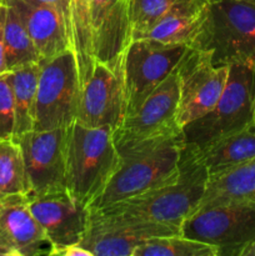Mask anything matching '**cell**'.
Listing matches in <instances>:
<instances>
[{
	"instance_id": "6da1fadb",
	"label": "cell",
	"mask_w": 255,
	"mask_h": 256,
	"mask_svg": "<svg viewBox=\"0 0 255 256\" xmlns=\"http://www.w3.org/2000/svg\"><path fill=\"white\" fill-rule=\"evenodd\" d=\"M208 178L209 172L200 159L199 149L184 144L179 170L172 179L96 212L149 220L180 230L184 220L196 210L202 202Z\"/></svg>"
},
{
	"instance_id": "ba28073f",
	"label": "cell",
	"mask_w": 255,
	"mask_h": 256,
	"mask_svg": "<svg viewBox=\"0 0 255 256\" xmlns=\"http://www.w3.org/2000/svg\"><path fill=\"white\" fill-rule=\"evenodd\" d=\"M180 234L218 248L219 256H240L255 242V205L202 208L184 220Z\"/></svg>"
},
{
	"instance_id": "f546056e",
	"label": "cell",
	"mask_w": 255,
	"mask_h": 256,
	"mask_svg": "<svg viewBox=\"0 0 255 256\" xmlns=\"http://www.w3.org/2000/svg\"><path fill=\"white\" fill-rule=\"evenodd\" d=\"M34 2H40V4H50V5H56L64 9L68 14V20H69V0H30Z\"/></svg>"
},
{
	"instance_id": "4fadbf2b",
	"label": "cell",
	"mask_w": 255,
	"mask_h": 256,
	"mask_svg": "<svg viewBox=\"0 0 255 256\" xmlns=\"http://www.w3.org/2000/svg\"><path fill=\"white\" fill-rule=\"evenodd\" d=\"M68 128L32 130L16 138L30 185L29 195L62 192L65 188Z\"/></svg>"
},
{
	"instance_id": "44dd1931",
	"label": "cell",
	"mask_w": 255,
	"mask_h": 256,
	"mask_svg": "<svg viewBox=\"0 0 255 256\" xmlns=\"http://www.w3.org/2000/svg\"><path fill=\"white\" fill-rule=\"evenodd\" d=\"M92 0H69V32L82 89L94 72L96 59L92 29Z\"/></svg>"
},
{
	"instance_id": "9c48e42d",
	"label": "cell",
	"mask_w": 255,
	"mask_h": 256,
	"mask_svg": "<svg viewBox=\"0 0 255 256\" xmlns=\"http://www.w3.org/2000/svg\"><path fill=\"white\" fill-rule=\"evenodd\" d=\"M188 48L145 38L130 42L124 59L125 116L136 112L144 100L174 72Z\"/></svg>"
},
{
	"instance_id": "83f0119b",
	"label": "cell",
	"mask_w": 255,
	"mask_h": 256,
	"mask_svg": "<svg viewBox=\"0 0 255 256\" xmlns=\"http://www.w3.org/2000/svg\"><path fill=\"white\" fill-rule=\"evenodd\" d=\"M6 18V4L0 5V74L8 72L6 56H5V42H4V25Z\"/></svg>"
},
{
	"instance_id": "1f68e13d",
	"label": "cell",
	"mask_w": 255,
	"mask_h": 256,
	"mask_svg": "<svg viewBox=\"0 0 255 256\" xmlns=\"http://www.w3.org/2000/svg\"><path fill=\"white\" fill-rule=\"evenodd\" d=\"M205 2H208L210 4V2H220V0H205Z\"/></svg>"
},
{
	"instance_id": "4316f807",
	"label": "cell",
	"mask_w": 255,
	"mask_h": 256,
	"mask_svg": "<svg viewBox=\"0 0 255 256\" xmlns=\"http://www.w3.org/2000/svg\"><path fill=\"white\" fill-rule=\"evenodd\" d=\"M15 129V105L10 72L0 74V142L12 139Z\"/></svg>"
},
{
	"instance_id": "d6a6232c",
	"label": "cell",
	"mask_w": 255,
	"mask_h": 256,
	"mask_svg": "<svg viewBox=\"0 0 255 256\" xmlns=\"http://www.w3.org/2000/svg\"><path fill=\"white\" fill-rule=\"evenodd\" d=\"M6 4V0H0V5H4Z\"/></svg>"
},
{
	"instance_id": "7402d4cb",
	"label": "cell",
	"mask_w": 255,
	"mask_h": 256,
	"mask_svg": "<svg viewBox=\"0 0 255 256\" xmlns=\"http://www.w3.org/2000/svg\"><path fill=\"white\" fill-rule=\"evenodd\" d=\"M39 74L40 62L25 65L10 72L15 105V129L12 139L34 130Z\"/></svg>"
},
{
	"instance_id": "9a60e30c",
	"label": "cell",
	"mask_w": 255,
	"mask_h": 256,
	"mask_svg": "<svg viewBox=\"0 0 255 256\" xmlns=\"http://www.w3.org/2000/svg\"><path fill=\"white\" fill-rule=\"evenodd\" d=\"M50 242L32 214L26 195L0 199V256L49 255Z\"/></svg>"
},
{
	"instance_id": "7a4b0ae2",
	"label": "cell",
	"mask_w": 255,
	"mask_h": 256,
	"mask_svg": "<svg viewBox=\"0 0 255 256\" xmlns=\"http://www.w3.org/2000/svg\"><path fill=\"white\" fill-rule=\"evenodd\" d=\"M112 132L110 128H92L78 122L68 126L65 188L72 199L89 208L119 166L120 154Z\"/></svg>"
},
{
	"instance_id": "8fae6325",
	"label": "cell",
	"mask_w": 255,
	"mask_h": 256,
	"mask_svg": "<svg viewBox=\"0 0 255 256\" xmlns=\"http://www.w3.org/2000/svg\"><path fill=\"white\" fill-rule=\"evenodd\" d=\"M124 59L125 55L115 64L96 62L82 89L75 122L92 128H110L112 132L122 125L126 115Z\"/></svg>"
},
{
	"instance_id": "7c38bea8",
	"label": "cell",
	"mask_w": 255,
	"mask_h": 256,
	"mask_svg": "<svg viewBox=\"0 0 255 256\" xmlns=\"http://www.w3.org/2000/svg\"><path fill=\"white\" fill-rule=\"evenodd\" d=\"M172 234H180V230L149 220L90 210L89 228L80 245L92 256H132L146 240Z\"/></svg>"
},
{
	"instance_id": "cb8c5ba5",
	"label": "cell",
	"mask_w": 255,
	"mask_h": 256,
	"mask_svg": "<svg viewBox=\"0 0 255 256\" xmlns=\"http://www.w3.org/2000/svg\"><path fill=\"white\" fill-rule=\"evenodd\" d=\"M30 185L24 158L16 140L0 142V199L12 195H29Z\"/></svg>"
},
{
	"instance_id": "d6986e66",
	"label": "cell",
	"mask_w": 255,
	"mask_h": 256,
	"mask_svg": "<svg viewBox=\"0 0 255 256\" xmlns=\"http://www.w3.org/2000/svg\"><path fill=\"white\" fill-rule=\"evenodd\" d=\"M228 204L255 205V158L209 175L206 189L196 210Z\"/></svg>"
},
{
	"instance_id": "8992f818",
	"label": "cell",
	"mask_w": 255,
	"mask_h": 256,
	"mask_svg": "<svg viewBox=\"0 0 255 256\" xmlns=\"http://www.w3.org/2000/svg\"><path fill=\"white\" fill-rule=\"evenodd\" d=\"M179 78L174 70L112 132L119 154L182 135L179 124Z\"/></svg>"
},
{
	"instance_id": "e0dca14e",
	"label": "cell",
	"mask_w": 255,
	"mask_h": 256,
	"mask_svg": "<svg viewBox=\"0 0 255 256\" xmlns=\"http://www.w3.org/2000/svg\"><path fill=\"white\" fill-rule=\"evenodd\" d=\"M90 9L95 59L115 64L132 42L129 0H92Z\"/></svg>"
},
{
	"instance_id": "3957f363",
	"label": "cell",
	"mask_w": 255,
	"mask_h": 256,
	"mask_svg": "<svg viewBox=\"0 0 255 256\" xmlns=\"http://www.w3.org/2000/svg\"><path fill=\"white\" fill-rule=\"evenodd\" d=\"M184 144V136L180 135L120 154L116 172L90 210L134 198L172 179L179 170Z\"/></svg>"
},
{
	"instance_id": "4dcf8cb0",
	"label": "cell",
	"mask_w": 255,
	"mask_h": 256,
	"mask_svg": "<svg viewBox=\"0 0 255 256\" xmlns=\"http://www.w3.org/2000/svg\"><path fill=\"white\" fill-rule=\"evenodd\" d=\"M240 256H255V242L252 244H250L249 246L245 248Z\"/></svg>"
},
{
	"instance_id": "484cf974",
	"label": "cell",
	"mask_w": 255,
	"mask_h": 256,
	"mask_svg": "<svg viewBox=\"0 0 255 256\" xmlns=\"http://www.w3.org/2000/svg\"><path fill=\"white\" fill-rule=\"evenodd\" d=\"M180 0H129L132 40L142 36Z\"/></svg>"
},
{
	"instance_id": "ffe728a7",
	"label": "cell",
	"mask_w": 255,
	"mask_h": 256,
	"mask_svg": "<svg viewBox=\"0 0 255 256\" xmlns=\"http://www.w3.org/2000/svg\"><path fill=\"white\" fill-rule=\"evenodd\" d=\"M209 175L230 169L255 158V120L238 132L199 149Z\"/></svg>"
},
{
	"instance_id": "30bf717a",
	"label": "cell",
	"mask_w": 255,
	"mask_h": 256,
	"mask_svg": "<svg viewBox=\"0 0 255 256\" xmlns=\"http://www.w3.org/2000/svg\"><path fill=\"white\" fill-rule=\"evenodd\" d=\"M179 124L184 128L209 112L225 89L229 65H215L209 50L188 48L176 66Z\"/></svg>"
},
{
	"instance_id": "5bb4252c",
	"label": "cell",
	"mask_w": 255,
	"mask_h": 256,
	"mask_svg": "<svg viewBox=\"0 0 255 256\" xmlns=\"http://www.w3.org/2000/svg\"><path fill=\"white\" fill-rule=\"evenodd\" d=\"M26 196L30 212L49 240L50 250L82 242L89 228V206L72 199L66 190Z\"/></svg>"
},
{
	"instance_id": "52a82bcc",
	"label": "cell",
	"mask_w": 255,
	"mask_h": 256,
	"mask_svg": "<svg viewBox=\"0 0 255 256\" xmlns=\"http://www.w3.org/2000/svg\"><path fill=\"white\" fill-rule=\"evenodd\" d=\"M82 82L72 50L40 60L34 130L68 128L75 122Z\"/></svg>"
},
{
	"instance_id": "f1b7e54d",
	"label": "cell",
	"mask_w": 255,
	"mask_h": 256,
	"mask_svg": "<svg viewBox=\"0 0 255 256\" xmlns=\"http://www.w3.org/2000/svg\"><path fill=\"white\" fill-rule=\"evenodd\" d=\"M49 255L52 256H92L89 250L82 248L80 244L66 245L62 248H56V249L50 250Z\"/></svg>"
},
{
	"instance_id": "603a6c76",
	"label": "cell",
	"mask_w": 255,
	"mask_h": 256,
	"mask_svg": "<svg viewBox=\"0 0 255 256\" xmlns=\"http://www.w3.org/2000/svg\"><path fill=\"white\" fill-rule=\"evenodd\" d=\"M4 42L6 66L9 72L25 65L36 64L42 60L24 22L9 5H6Z\"/></svg>"
},
{
	"instance_id": "2e32d148",
	"label": "cell",
	"mask_w": 255,
	"mask_h": 256,
	"mask_svg": "<svg viewBox=\"0 0 255 256\" xmlns=\"http://www.w3.org/2000/svg\"><path fill=\"white\" fill-rule=\"evenodd\" d=\"M24 22L40 59L46 60L72 50L69 20L64 9L56 5L30 0H6Z\"/></svg>"
},
{
	"instance_id": "ac0fdd59",
	"label": "cell",
	"mask_w": 255,
	"mask_h": 256,
	"mask_svg": "<svg viewBox=\"0 0 255 256\" xmlns=\"http://www.w3.org/2000/svg\"><path fill=\"white\" fill-rule=\"evenodd\" d=\"M209 15L205 0H180L149 32L138 39H152L192 48Z\"/></svg>"
},
{
	"instance_id": "d4e9b609",
	"label": "cell",
	"mask_w": 255,
	"mask_h": 256,
	"mask_svg": "<svg viewBox=\"0 0 255 256\" xmlns=\"http://www.w3.org/2000/svg\"><path fill=\"white\" fill-rule=\"evenodd\" d=\"M132 256H219V250L182 234H172L146 240L135 249Z\"/></svg>"
},
{
	"instance_id": "277c9868",
	"label": "cell",
	"mask_w": 255,
	"mask_h": 256,
	"mask_svg": "<svg viewBox=\"0 0 255 256\" xmlns=\"http://www.w3.org/2000/svg\"><path fill=\"white\" fill-rule=\"evenodd\" d=\"M195 49L209 50L215 65L245 64L255 69V0L210 2Z\"/></svg>"
},
{
	"instance_id": "5b68a950",
	"label": "cell",
	"mask_w": 255,
	"mask_h": 256,
	"mask_svg": "<svg viewBox=\"0 0 255 256\" xmlns=\"http://www.w3.org/2000/svg\"><path fill=\"white\" fill-rule=\"evenodd\" d=\"M255 120V69L229 65L225 89L214 108L182 128L185 144L198 149L242 129Z\"/></svg>"
}]
</instances>
